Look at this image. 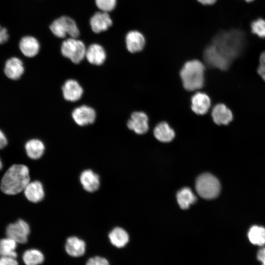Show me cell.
<instances>
[{"label":"cell","instance_id":"6da1fadb","mask_svg":"<svg viewBox=\"0 0 265 265\" xmlns=\"http://www.w3.org/2000/svg\"><path fill=\"white\" fill-rule=\"evenodd\" d=\"M245 39L241 31L232 29L221 31L212 39V44L223 54L233 60L239 55L242 51Z\"/></svg>","mask_w":265,"mask_h":265},{"label":"cell","instance_id":"7a4b0ae2","mask_svg":"<svg viewBox=\"0 0 265 265\" xmlns=\"http://www.w3.org/2000/svg\"><path fill=\"white\" fill-rule=\"evenodd\" d=\"M30 180L28 167L13 164L5 172L0 183V189L5 194L15 195L24 190Z\"/></svg>","mask_w":265,"mask_h":265},{"label":"cell","instance_id":"3957f363","mask_svg":"<svg viewBox=\"0 0 265 265\" xmlns=\"http://www.w3.org/2000/svg\"><path fill=\"white\" fill-rule=\"evenodd\" d=\"M204 64L198 59L186 61L180 71V77L184 88L193 91L201 89L205 83Z\"/></svg>","mask_w":265,"mask_h":265},{"label":"cell","instance_id":"277c9868","mask_svg":"<svg viewBox=\"0 0 265 265\" xmlns=\"http://www.w3.org/2000/svg\"><path fill=\"white\" fill-rule=\"evenodd\" d=\"M196 190L204 199H212L219 195L221 186L218 180L210 173H204L196 179Z\"/></svg>","mask_w":265,"mask_h":265},{"label":"cell","instance_id":"5b68a950","mask_svg":"<svg viewBox=\"0 0 265 265\" xmlns=\"http://www.w3.org/2000/svg\"><path fill=\"white\" fill-rule=\"evenodd\" d=\"M50 28L54 35L60 38H65L67 35L71 38H77L80 34L75 21L67 16L54 20L50 26Z\"/></svg>","mask_w":265,"mask_h":265},{"label":"cell","instance_id":"8992f818","mask_svg":"<svg viewBox=\"0 0 265 265\" xmlns=\"http://www.w3.org/2000/svg\"><path fill=\"white\" fill-rule=\"evenodd\" d=\"M86 49L84 43L74 38L63 41L61 46L62 54L74 63H79L85 56Z\"/></svg>","mask_w":265,"mask_h":265},{"label":"cell","instance_id":"52a82bcc","mask_svg":"<svg viewBox=\"0 0 265 265\" xmlns=\"http://www.w3.org/2000/svg\"><path fill=\"white\" fill-rule=\"evenodd\" d=\"M203 58L209 67L221 70L228 69L232 60L223 54L212 44L207 46L204 50Z\"/></svg>","mask_w":265,"mask_h":265},{"label":"cell","instance_id":"ba28073f","mask_svg":"<svg viewBox=\"0 0 265 265\" xmlns=\"http://www.w3.org/2000/svg\"><path fill=\"white\" fill-rule=\"evenodd\" d=\"M30 233L28 224L23 219L9 224L6 229V235L17 243H25L27 242Z\"/></svg>","mask_w":265,"mask_h":265},{"label":"cell","instance_id":"9c48e42d","mask_svg":"<svg viewBox=\"0 0 265 265\" xmlns=\"http://www.w3.org/2000/svg\"><path fill=\"white\" fill-rule=\"evenodd\" d=\"M126 46L127 50L134 53L142 51L146 45V38L139 30L129 31L125 36Z\"/></svg>","mask_w":265,"mask_h":265},{"label":"cell","instance_id":"30bf717a","mask_svg":"<svg viewBox=\"0 0 265 265\" xmlns=\"http://www.w3.org/2000/svg\"><path fill=\"white\" fill-rule=\"evenodd\" d=\"M128 128L138 134H143L149 130L148 117L142 111H135L132 113L130 119L127 122Z\"/></svg>","mask_w":265,"mask_h":265},{"label":"cell","instance_id":"8fae6325","mask_svg":"<svg viewBox=\"0 0 265 265\" xmlns=\"http://www.w3.org/2000/svg\"><path fill=\"white\" fill-rule=\"evenodd\" d=\"M72 115L74 121L81 126L92 124L96 117L95 110L87 106H81L76 108Z\"/></svg>","mask_w":265,"mask_h":265},{"label":"cell","instance_id":"7c38bea8","mask_svg":"<svg viewBox=\"0 0 265 265\" xmlns=\"http://www.w3.org/2000/svg\"><path fill=\"white\" fill-rule=\"evenodd\" d=\"M90 25L92 31L99 33L106 30L112 25V20L108 12H96L90 19Z\"/></svg>","mask_w":265,"mask_h":265},{"label":"cell","instance_id":"4fadbf2b","mask_svg":"<svg viewBox=\"0 0 265 265\" xmlns=\"http://www.w3.org/2000/svg\"><path fill=\"white\" fill-rule=\"evenodd\" d=\"M211 105V99L206 93L197 92L191 98V109L197 115H204L209 111Z\"/></svg>","mask_w":265,"mask_h":265},{"label":"cell","instance_id":"5bb4252c","mask_svg":"<svg viewBox=\"0 0 265 265\" xmlns=\"http://www.w3.org/2000/svg\"><path fill=\"white\" fill-rule=\"evenodd\" d=\"M62 93L65 100L75 102L81 98L83 89L77 80L70 79L66 81L63 85Z\"/></svg>","mask_w":265,"mask_h":265},{"label":"cell","instance_id":"9a60e30c","mask_svg":"<svg viewBox=\"0 0 265 265\" xmlns=\"http://www.w3.org/2000/svg\"><path fill=\"white\" fill-rule=\"evenodd\" d=\"M4 72L5 75L10 79L13 80L19 79L24 72L23 62L16 57L8 59L5 62Z\"/></svg>","mask_w":265,"mask_h":265},{"label":"cell","instance_id":"2e32d148","mask_svg":"<svg viewBox=\"0 0 265 265\" xmlns=\"http://www.w3.org/2000/svg\"><path fill=\"white\" fill-rule=\"evenodd\" d=\"M19 46L22 53L28 57L37 55L40 49V44L37 39L29 35L23 37L19 42Z\"/></svg>","mask_w":265,"mask_h":265},{"label":"cell","instance_id":"e0dca14e","mask_svg":"<svg viewBox=\"0 0 265 265\" xmlns=\"http://www.w3.org/2000/svg\"><path fill=\"white\" fill-rule=\"evenodd\" d=\"M212 117L213 122L218 125H227L233 118L231 110L223 104H218L213 107Z\"/></svg>","mask_w":265,"mask_h":265},{"label":"cell","instance_id":"ac0fdd59","mask_svg":"<svg viewBox=\"0 0 265 265\" xmlns=\"http://www.w3.org/2000/svg\"><path fill=\"white\" fill-rule=\"evenodd\" d=\"M85 57L90 63L100 65L106 58V53L102 46L98 44H92L86 49Z\"/></svg>","mask_w":265,"mask_h":265},{"label":"cell","instance_id":"d6986e66","mask_svg":"<svg viewBox=\"0 0 265 265\" xmlns=\"http://www.w3.org/2000/svg\"><path fill=\"white\" fill-rule=\"evenodd\" d=\"M27 199L33 203H37L43 199L45 195L42 184L39 181L29 182L24 190Z\"/></svg>","mask_w":265,"mask_h":265},{"label":"cell","instance_id":"ffe728a7","mask_svg":"<svg viewBox=\"0 0 265 265\" xmlns=\"http://www.w3.org/2000/svg\"><path fill=\"white\" fill-rule=\"evenodd\" d=\"M80 182L83 188L90 192L96 191L100 184L99 176L91 170H84L81 173Z\"/></svg>","mask_w":265,"mask_h":265},{"label":"cell","instance_id":"44dd1931","mask_svg":"<svg viewBox=\"0 0 265 265\" xmlns=\"http://www.w3.org/2000/svg\"><path fill=\"white\" fill-rule=\"evenodd\" d=\"M153 133L157 140L164 143L171 141L175 136L174 130L164 121L161 122L156 126Z\"/></svg>","mask_w":265,"mask_h":265},{"label":"cell","instance_id":"7402d4cb","mask_svg":"<svg viewBox=\"0 0 265 265\" xmlns=\"http://www.w3.org/2000/svg\"><path fill=\"white\" fill-rule=\"evenodd\" d=\"M85 243L76 237H71L67 238L65 248L67 254L74 257L82 256L85 251Z\"/></svg>","mask_w":265,"mask_h":265},{"label":"cell","instance_id":"603a6c76","mask_svg":"<svg viewBox=\"0 0 265 265\" xmlns=\"http://www.w3.org/2000/svg\"><path fill=\"white\" fill-rule=\"evenodd\" d=\"M25 149L29 158L37 159L43 155L45 150V146L41 140L37 139H32L26 143Z\"/></svg>","mask_w":265,"mask_h":265},{"label":"cell","instance_id":"cb8c5ba5","mask_svg":"<svg viewBox=\"0 0 265 265\" xmlns=\"http://www.w3.org/2000/svg\"><path fill=\"white\" fill-rule=\"evenodd\" d=\"M108 238L111 243L118 248L124 247L129 240L127 232L120 227H116L110 231Z\"/></svg>","mask_w":265,"mask_h":265},{"label":"cell","instance_id":"d4e9b609","mask_svg":"<svg viewBox=\"0 0 265 265\" xmlns=\"http://www.w3.org/2000/svg\"><path fill=\"white\" fill-rule=\"evenodd\" d=\"M177 200L179 205L182 209L189 208L190 205L194 204L197 200L195 195L189 187H184L177 193Z\"/></svg>","mask_w":265,"mask_h":265},{"label":"cell","instance_id":"484cf974","mask_svg":"<svg viewBox=\"0 0 265 265\" xmlns=\"http://www.w3.org/2000/svg\"><path fill=\"white\" fill-rule=\"evenodd\" d=\"M247 236L252 244L260 246L265 245V228L264 227L257 225L252 226L248 231Z\"/></svg>","mask_w":265,"mask_h":265},{"label":"cell","instance_id":"4316f807","mask_svg":"<svg viewBox=\"0 0 265 265\" xmlns=\"http://www.w3.org/2000/svg\"><path fill=\"white\" fill-rule=\"evenodd\" d=\"M17 243L15 240L7 237L0 239V257H10L16 258L17 256V254L15 252Z\"/></svg>","mask_w":265,"mask_h":265},{"label":"cell","instance_id":"83f0119b","mask_svg":"<svg viewBox=\"0 0 265 265\" xmlns=\"http://www.w3.org/2000/svg\"><path fill=\"white\" fill-rule=\"evenodd\" d=\"M23 260L26 265H39L44 262V256L40 251L31 249L24 252Z\"/></svg>","mask_w":265,"mask_h":265},{"label":"cell","instance_id":"f1b7e54d","mask_svg":"<svg viewBox=\"0 0 265 265\" xmlns=\"http://www.w3.org/2000/svg\"><path fill=\"white\" fill-rule=\"evenodd\" d=\"M251 31L261 38L265 37V20L261 18L254 21L251 25Z\"/></svg>","mask_w":265,"mask_h":265},{"label":"cell","instance_id":"f546056e","mask_svg":"<svg viewBox=\"0 0 265 265\" xmlns=\"http://www.w3.org/2000/svg\"><path fill=\"white\" fill-rule=\"evenodd\" d=\"M95 3L102 11L108 12L115 8L117 0H95Z\"/></svg>","mask_w":265,"mask_h":265},{"label":"cell","instance_id":"4dcf8cb0","mask_svg":"<svg viewBox=\"0 0 265 265\" xmlns=\"http://www.w3.org/2000/svg\"><path fill=\"white\" fill-rule=\"evenodd\" d=\"M86 265H109V264L106 259L100 256H95L89 259Z\"/></svg>","mask_w":265,"mask_h":265},{"label":"cell","instance_id":"1f68e13d","mask_svg":"<svg viewBox=\"0 0 265 265\" xmlns=\"http://www.w3.org/2000/svg\"><path fill=\"white\" fill-rule=\"evenodd\" d=\"M258 73L265 81V51L260 55Z\"/></svg>","mask_w":265,"mask_h":265},{"label":"cell","instance_id":"d6a6232c","mask_svg":"<svg viewBox=\"0 0 265 265\" xmlns=\"http://www.w3.org/2000/svg\"><path fill=\"white\" fill-rule=\"evenodd\" d=\"M0 265H18V263L14 258L0 257Z\"/></svg>","mask_w":265,"mask_h":265},{"label":"cell","instance_id":"836d02e7","mask_svg":"<svg viewBox=\"0 0 265 265\" xmlns=\"http://www.w3.org/2000/svg\"><path fill=\"white\" fill-rule=\"evenodd\" d=\"M8 39L9 34L7 29L0 25V45L5 43Z\"/></svg>","mask_w":265,"mask_h":265},{"label":"cell","instance_id":"e575fe53","mask_svg":"<svg viewBox=\"0 0 265 265\" xmlns=\"http://www.w3.org/2000/svg\"><path fill=\"white\" fill-rule=\"evenodd\" d=\"M257 258L261 263L262 265H265V247H263L259 250Z\"/></svg>","mask_w":265,"mask_h":265},{"label":"cell","instance_id":"d590c367","mask_svg":"<svg viewBox=\"0 0 265 265\" xmlns=\"http://www.w3.org/2000/svg\"><path fill=\"white\" fill-rule=\"evenodd\" d=\"M7 143V138L4 133L0 130V149L4 148Z\"/></svg>","mask_w":265,"mask_h":265},{"label":"cell","instance_id":"8d00e7d4","mask_svg":"<svg viewBox=\"0 0 265 265\" xmlns=\"http://www.w3.org/2000/svg\"><path fill=\"white\" fill-rule=\"evenodd\" d=\"M217 0H196V1L200 4L207 6L211 5L215 3Z\"/></svg>","mask_w":265,"mask_h":265},{"label":"cell","instance_id":"74e56055","mask_svg":"<svg viewBox=\"0 0 265 265\" xmlns=\"http://www.w3.org/2000/svg\"><path fill=\"white\" fill-rule=\"evenodd\" d=\"M2 167V164L1 161L0 159V170L1 169Z\"/></svg>","mask_w":265,"mask_h":265},{"label":"cell","instance_id":"f35d334b","mask_svg":"<svg viewBox=\"0 0 265 265\" xmlns=\"http://www.w3.org/2000/svg\"><path fill=\"white\" fill-rule=\"evenodd\" d=\"M247 2H251L252 1H253V0H245Z\"/></svg>","mask_w":265,"mask_h":265}]
</instances>
